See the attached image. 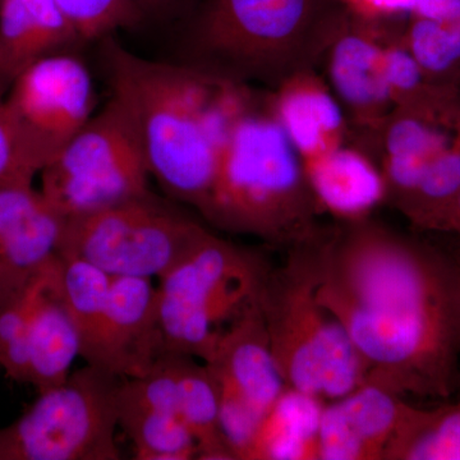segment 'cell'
<instances>
[{
    "instance_id": "cell-13",
    "label": "cell",
    "mask_w": 460,
    "mask_h": 460,
    "mask_svg": "<svg viewBox=\"0 0 460 460\" xmlns=\"http://www.w3.org/2000/svg\"><path fill=\"white\" fill-rule=\"evenodd\" d=\"M118 428L131 440L135 459L198 458V445L181 416L177 383L166 354L144 376L122 378Z\"/></svg>"
},
{
    "instance_id": "cell-12",
    "label": "cell",
    "mask_w": 460,
    "mask_h": 460,
    "mask_svg": "<svg viewBox=\"0 0 460 460\" xmlns=\"http://www.w3.org/2000/svg\"><path fill=\"white\" fill-rule=\"evenodd\" d=\"M5 100L32 132L60 150L89 122L96 96L86 65L66 51L29 66Z\"/></svg>"
},
{
    "instance_id": "cell-1",
    "label": "cell",
    "mask_w": 460,
    "mask_h": 460,
    "mask_svg": "<svg viewBox=\"0 0 460 460\" xmlns=\"http://www.w3.org/2000/svg\"><path fill=\"white\" fill-rule=\"evenodd\" d=\"M317 299L343 326L366 383L447 399L459 384L460 295L449 252L372 219L314 235Z\"/></svg>"
},
{
    "instance_id": "cell-2",
    "label": "cell",
    "mask_w": 460,
    "mask_h": 460,
    "mask_svg": "<svg viewBox=\"0 0 460 460\" xmlns=\"http://www.w3.org/2000/svg\"><path fill=\"white\" fill-rule=\"evenodd\" d=\"M104 54L113 95L131 111L151 177L169 198L199 210L233 124L261 96L187 63L136 56L111 36Z\"/></svg>"
},
{
    "instance_id": "cell-11",
    "label": "cell",
    "mask_w": 460,
    "mask_h": 460,
    "mask_svg": "<svg viewBox=\"0 0 460 460\" xmlns=\"http://www.w3.org/2000/svg\"><path fill=\"white\" fill-rule=\"evenodd\" d=\"M385 23L348 11L320 66L349 124V144L363 151L394 109L384 71Z\"/></svg>"
},
{
    "instance_id": "cell-31",
    "label": "cell",
    "mask_w": 460,
    "mask_h": 460,
    "mask_svg": "<svg viewBox=\"0 0 460 460\" xmlns=\"http://www.w3.org/2000/svg\"><path fill=\"white\" fill-rule=\"evenodd\" d=\"M145 20L186 21L199 0H135Z\"/></svg>"
},
{
    "instance_id": "cell-25",
    "label": "cell",
    "mask_w": 460,
    "mask_h": 460,
    "mask_svg": "<svg viewBox=\"0 0 460 460\" xmlns=\"http://www.w3.org/2000/svg\"><path fill=\"white\" fill-rule=\"evenodd\" d=\"M460 195V131L434 157L395 210L420 232L438 233Z\"/></svg>"
},
{
    "instance_id": "cell-22",
    "label": "cell",
    "mask_w": 460,
    "mask_h": 460,
    "mask_svg": "<svg viewBox=\"0 0 460 460\" xmlns=\"http://www.w3.org/2000/svg\"><path fill=\"white\" fill-rule=\"evenodd\" d=\"M325 402L287 386L257 429L246 460H319Z\"/></svg>"
},
{
    "instance_id": "cell-32",
    "label": "cell",
    "mask_w": 460,
    "mask_h": 460,
    "mask_svg": "<svg viewBox=\"0 0 460 460\" xmlns=\"http://www.w3.org/2000/svg\"><path fill=\"white\" fill-rule=\"evenodd\" d=\"M438 233L450 235V237L460 242V195L456 201L454 202L453 208H450L447 217H445L443 226H441Z\"/></svg>"
},
{
    "instance_id": "cell-30",
    "label": "cell",
    "mask_w": 460,
    "mask_h": 460,
    "mask_svg": "<svg viewBox=\"0 0 460 460\" xmlns=\"http://www.w3.org/2000/svg\"><path fill=\"white\" fill-rule=\"evenodd\" d=\"M356 16L372 21L408 18L419 0H338Z\"/></svg>"
},
{
    "instance_id": "cell-20",
    "label": "cell",
    "mask_w": 460,
    "mask_h": 460,
    "mask_svg": "<svg viewBox=\"0 0 460 460\" xmlns=\"http://www.w3.org/2000/svg\"><path fill=\"white\" fill-rule=\"evenodd\" d=\"M58 255V253H57ZM80 343L58 288L57 257L36 301L27 339L29 385L38 393L63 385Z\"/></svg>"
},
{
    "instance_id": "cell-4",
    "label": "cell",
    "mask_w": 460,
    "mask_h": 460,
    "mask_svg": "<svg viewBox=\"0 0 460 460\" xmlns=\"http://www.w3.org/2000/svg\"><path fill=\"white\" fill-rule=\"evenodd\" d=\"M198 211L214 228L284 251L320 229L323 213L304 162L263 96L233 124Z\"/></svg>"
},
{
    "instance_id": "cell-3",
    "label": "cell",
    "mask_w": 460,
    "mask_h": 460,
    "mask_svg": "<svg viewBox=\"0 0 460 460\" xmlns=\"http://www.w3.org/2000/svg\"><path fill=\"white\" fill-rule=\"evenodd\" d=\"M347 13L338 0H199L186 20L184 63L274 90L319 68Z\"/></svg>"
},
{
    "instance_id": "cell-19",
    "label": "cell",
    "mask_w": 460,
    "mask_h": 460,
    "mask_svg": "<svg viewBox=\"0 0 460 460\" xmlns=\"http://www.w3.org/2000/svg\"><path fill=\"white\" fill-rule=\"evenodd\" d=\"M304 166L321 210L335 222L366 219L385 204L377 163L349 142L304 162Z\"/></svg>"
},
{
    "instance_id": "cell-33",
    "label": "cell",
    "mask_w": 460,
    "mask_h": 460,
    "mask_svg": "<svg viewBox=\"0 0 460 460\" xmlns=\"http://www.w3.org/2000/svg\"><path fill=\"white\" fill-rule=\"evenodd\" d=\"M450 257H452L454 266H456V275H458L459 283V295H460V242L456 241L453 247L447 248ZM459 381H460V370H459Z\"/></svg>"
},
{
    "instance_id": "cell-9",
    "label": "cell",
    "mask_w": 460,
    "mask_h": 460,
    "mask_svg": "<svg viewBox=\"0 0 460 460\" xmlns=\"http://www.w3.org/2000/svg\"><path fill=\"white\" fill-rule=\"evenodd\" d=\"M205 228L150 190L140 198L66 219L58 253L84 260L111 278L159 279Z\"/></svg>"
},
{
    "instance_id": "cell-5",
    "label": "cell",
    "mask_w": 460,
    "mask_h": 460,
    "mask_svg": "<svg viewBox=\"0 0 460 460\" xmlns=\"http://www.w3.org/2000/svg\"><path fill=\"white\" fill-rule=\"evenodd\" d=\"M314 235L269 268L257 302L286 385L330 402L366 384V367L343 326L317 299Z\"/></svg>"
},
{
    "instance_id": "cell-28",
    "label": "cell",
    "mask_w": 460,
    "mask_h": 460,
    "mask_svg": "<svg viewBox=\"0 0 460 460\" xmlns=\"http://www.w3.org/2000/svg\"><path fill=\"white\" fill-rule=\"evenodd\" d=\"M58 151L32 132L0 96V183L33 181Z\"/></svg>"
},
{
    "instance_id": "cell-10",
    "label": "cell",
    "mask_w": 460,
    "mask_h": 460,
    "mask_svg": "<svg viewBox=\"0 0 460 460\" xmlns=\"http://www.w3.org/2000/svg\"><path fill=\"white\" fill-rule=\"evenodd\" d=\"M204 363L217 390L226 441L235 460H246L257 429L287 387L257 295L220 330Z\"/></svg>"
},
{
    "instance_id": "cell-26",
    "label": "cell",
    "mask_w": 460,
    "mask_h": 460,
    "mask_svg": "<svg viewBox=\"0 0 460 460\" xmlns=\"http://www.w3.org/2000/svg\"><path fill=\"white\" fill-rule=\"evenodd\" d=\"M53 262L30 279L0 283V366L8 377L26 385H29L30 323Z\"/></svg>"
},
{
    "instance_id": "cell-17",
    "label": "cell",
    "mask_w": 460,
    "mask_h": 460,
    "mask_svg": "<svg viewBox=\"0 0 460 460\" xmlns=\"http://www.w3.org/2000/svg\"><path fill=\"white\" fill-rule=\"evenodd\" d=\"M263 104L284 129L302 162L343 146L350 128L343 109L317 69L288 78L263 93Z\"/></svg>"
},
{
    "instance_id": "cell-29",
    "label": "cell",
    "mask_w": 460,
    "mask_h": 460,
    "mask_svg": "<svg viewBox=\"0 0 460 460\" xmlns=\"http://www.w3.org/2000/svg\"><path fill=\"white\" fill-rule=\"evenodd\" d=\"M81 41L99 40L133 29L145 17L135 0H56Z\"/></svg>"
},
{
    "instance_id": "cell-16",
    "label": "cell",
    "mask_w": 460,
    "mask_h": 460,
    "mask_svg": "<svg viewBox=\"0 0 460 460\" xmlns=\"http://www.w3.org/2000/svg\"><path fill=\"white\" fill-rule=\"evenodd\" d=\"M104 344L105 370L123 378L144 376L164 356L153 279L111 278Z\"/></svg>"
},
{
    "instance_id": "cell-21",
    "label": "cell",
    "mask_w": 460,
    "mask_h": 460,
    "mask_svg": "<svg viewBox=\"0 0 460 460\" xmlns=\"http://www.w3.org/2000/svg\"><path fill=\"white\" fill-rule=\"evenodd\" d=\"M58 288L77 332L80 357L105 370L111 277L77 257L57 255Z\"/></svg>"
},
{
    "instance_id": "cell-24",
    "label": "cell",
    "mask_w": 460,
    "mask_h": 460,
    "mask_svg": "<svg viewBox=\"0 0 460 460\" xmlns=\"http://www.w3.org/2000/svg\"><path fill=\"white\" fill-rule=\"evenodd\" d=\"M384 460H460V402L436 408L411 405Z\"/></svg>"
},
{
    "instance_id": "cell-8",
    "label": "cell",
    "mask_w": 460,
    "mask_h": 460,
    "mask_svg": "<svg viewBox=\"0 0 460 460\" xmlns=\"http://www.w3.org/2000/svg\"><path fill=\"white\" fill-rule=\"evenodd\" d=\"M122 378L95 366L39 393L14 422L0 426V460H118V393Z\"/></svg>"
},
{
    "instance_id": "cell-14",
    "label": "cell",
    "mask_w": 460,
    "mask_h": 460,
    "mask_svg": "<svg viewBox=\"0 0 460 460\" xmlns=\"http://www.w3.org/2000/svg\"><path fill=\"white\" fill-rule=\"evenodd\" d=\"M411 404L402 396L363 384L326 402L319 428V460H384Z\"/></svg>"
},
{
    "instance_id": "cell-7",
    "label": "cell",
    "mask_w": 460,
    "mask_h": 460,
    "mask_svg": "<svg viewBox=\"0 0 460 460\" xmlns=\"http://www.w3.org/2000/svg\"><path fill=\"white\" fill-rule=\"evenodd\" d=\"M39 175L42 195L66 219L150 192L140 133L131 111L115 95Z\"/></svg>"
},
{
    "instance_id": "cell-6",
    "label": "cell",
    "mask_w": 460,
    "mask_h": 460,
    "mask_svg": "<svg viewBox=\"0 0 460 460\" xmlns=\"http://www.w3.org/2000/svg\"><path fill=\"white\" fill-rule=\"evenodd\" d=\"M271 263L205 228L160 277L157 311L165 354L205 362L220 330L257 295Z\"/></svg>"
},
{
    "instance_id": "cell-15",
    "label": "cell",
    "mask_w": 460,
    "mask_h": 460,
    "mask_svg": "<svg viewBox=\"0 0 460 460\" xmlns=\"http://www.w3.org/2000/svg\"><path fill=\"white\" fill-rule=\"evenodd\" d=\"M65 224L33 181L0 183V283L27 280L48 268Z\"/></svg>"
},
{
    "instance_id": "cell-23",
    "label": "cell",
    "mask_w": 460,
    "mask_h": 460,
    "mask_svg": "<svg viewBox=\"0 0 460 460\" xmlns=\"http://www.w3.org/2000/svg\"><path fill=\"white\" fill-rule=\"evenodd\" d=\"M177 383L181 419L198 445L201 460H235L222 423L217 390L205 363L190 356L166 354Z\"/></svg>"
},
{
    "instance_id": "cell-18",
    "label": "cell",
    "mask_w": 460,
    "mask_h": 460,
    "mask_svg": "<svg viewBox=\"0 0 460 460\" xmlns=\"http://www.w3.org/2000/svg\"><path fill=\"white\" fill-rule=\"evenodd\" d=\"M78 44L56 0H0V96L29 66Z\"/></svg>"
},
{
    "instance_id": "cell-27",
    "label": "cell",
    "mask_w": 460,
    "mask_h": 460,
    "mask_svg": "<svg viewBox=\"0 0 460 460\" xmlns=\"http://www.w3.org/2000/svg\"><path fill=\"white\" fill-rule=\"evenodd\" d=\"M404 38L432 84L460 89V20L410 16Z\"/></svg>"
}]
</instances>
